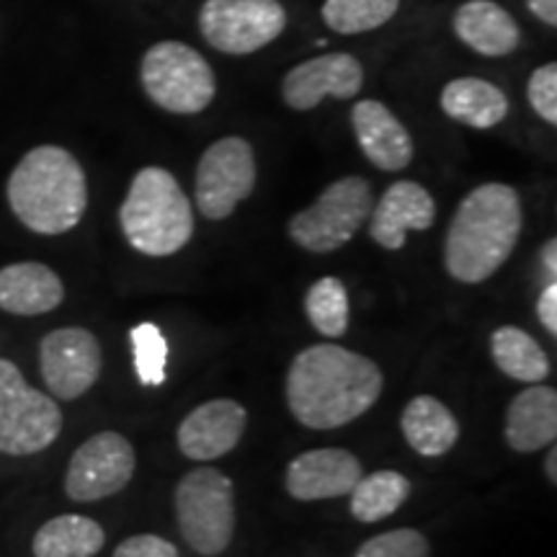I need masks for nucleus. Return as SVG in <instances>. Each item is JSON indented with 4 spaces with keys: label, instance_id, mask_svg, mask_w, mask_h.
I'll return each mask as SVG.
<instances>
[{
    "label": "nucleus",
    "instance_id": "obj_1",
    "mask_svg": "<svg viewBox=\"0 0 557 557\" xmlns=\"http://www.w3.org/2000/svg\"><path fill=\"white\" fill-rule=\"evenodd\" d=\"M385 377L372 359L336 344L299 351L287 374V406L302 426L331 431L364 416L380 400Z\"/></svg>",
    "mask_w": 557,
    "mask_h": 557
},
{
    "label": "nucleus",
    "instance_id": "obj_2",
    "mask_svg": "<svg viewBox=\"0 0 557 557\" xmlns=\"http://www.w3.org/2000/svg\"><path fill=\"white\" fill-rule=\"evenodd\" d=\"M524 212L517 189L483 184L459 201L444 240V267L462 284L491 278L508 261L521 238Z\"/></svg>",
    "mask_w": 557,
    "mask_h": 557
},
{
    "label": "nucleus",
    "instance_id": "obj_3",
    "mask_svg": "<svg viewBox=\"0 0 557 557\" xmlns=\"http://www.w3.org/2000/svg\"><path fill=\"white\" fill-rule=\"evenodd\" d=\"M5 197L32 233L62 235L78 225L88 209L86 171L65 148L39 145L18 160Z\"/></svg>",
    "mask_w": 557,
    "mask_h": 557
},
{
    "label": "nucleus",
    "instance_id": "obj_4",
    "mask_svg": "<svg viewBox=\"0 0 557 557\" xmlns=\"http://www.w3.org/2000/svg\"><path fill=\"white\" fill-rule=\"evenodd\" d=\"M124 238L137 253L163 259L178 253L194 235L191 201L165 169H143L132 178L120 209Z\"/></svg>",
    "mask_w": 557,
    "mask_h": 557
},
{
    "label": "nucleus",
    "instance_id": "obj_5",
    "mask_svg": "<svg viewBox=\"0 0 557 557\" xmlns=\"http://www.w3.org/2000/svg\"><path fill=\"white\" fill-rule=\"evenodd\" d=\"M173 506L191 549L207 557L225 553L235 534V491L225 472L214 468L186 472L176 485Z\"/></svg>",
    "mask_w": 557,
    "mask_h": 557
},
{
    "label": "nucleus",
    "instance_id": "obj_6",
    "mask_svg": "<svg viewBox=\"0 0 557 557\" xmlns=\"http://www.w3.org/2000/svg\"><path fill=\"white\" fill-rule=\"evenodd\" d=\"M62 431V410L50 395L26 382L21 369L0 359V451L11 457L39 455Z\"/></svg>",
    "mask_w": 557,
    "mask_h": 557
},
{
    "label": "nucleus",
    "instance_id": "obj_7",
    "mask_svg": "<svg viewBox=\"0 0 557 557\" xmlns=\"http://www.w3.org/2000/svg\"><path fill=\"white\" fill-rule=\"evenodd\" d=\"M372 207L369 181L359 176L338 178L308 209L292 218L289 238L310 253H333L359 233Z\"/></svg>",
    "mask_w": 557,
    "mask_h": 557
},
{
    "label": "nucleus",
    "instance_id": "obj_8",
    "mask_svg": "<svg viewBox=\"0 0 557 557\" xmlns=\"http://www.w3.org/2000/svg\"><path fill=\"white\" fill-rule=\"evenodd\" d=\"M139 75L150 101L171 114H199L218 94L209 62L181 41H160L150 47Z\"/></svg>",
    "mask_w": 557,
    "mask_h": 557
},
{
    "label": "nucleus",
    "instance_id": "obj_9",
    "mask_svg": "<svg viewBox=\"0 0 557 557\" xmlns=\"http://www.w3.org/2000/svg\"><path fill=\"white\" fill-rule=\"evenodd\" d=\"M287 26L278 0H207L199 13V29L214 50L225 54L259 52Z\"/></svg>",
    "mask_w": 557,
    "mask_h": 557
},
{
    "label": "nucleus",
    "instance_id": "obj_10",
    "mask_svg": "<svg viewBox=\"0 0 557 557\" xmlns=\"http://www.w3.org/2000/svg\"><path fill=\"white\" fill-rule=\"evenodd\" d=\"M197 207L207 220H225L256 189V156L243 137L209 145L197 169Z\"/></svg>",
    "mask_w": 557,
    "mask_h": 557
},
{
    "label": "nucleus",
    "instance_id": "obj_11",
    "mask_svg": "<svg viewBox=\"0 0 557 557\" xmlns=\"http://www.w3.org/2000/svg\"><path fill=\"white\" fill-rule=\"evenodd\" d=\"M135 468L137 457L129 438L116 431H101L86 438L70 457L65 475L67 498L78 504H94V500L116 496L129 485Z\"/></svg>",
    "mask_w": 557,
    "mask_h": 557
},
{
    "label": "nucleus",
    "instance_id": "obj_12",
    "mask_svg": "<svg viewBox=\"0 0 557 557\" xmlns=\"http://www.w3.org/2000/svg\"><path fill=\"white\" fill-rule=\"evenodd\" d=\"M101 344L86 329H58L39 344L41 380L54 398L78 400L101 377Z\"/></svg>",
    "mask_w": 557,
    "mask_h": 557
},
{
    "label": "nucleus",
    "instance_id": "obj_13",
    "mask_svg": "<svg viewBox=\"0 0 557 557\" xmlns=\"http://www.w3.org/2000/svg\"><path fill=\"white\" fill-rule=\"evenodd\" d=\"M364 86V67L354 54H323V58L308 60L284 78L282 94L289 109L310 111L320 101L329 99H354Z\"/></svg>",
    "mask_w": 557,
    "mask_h": 557
},
{
    "label": "nucleus",
    "instance_id": "obj_14",
    "mask_svg": "<svg viewBox=\"0 0 557 557\" xmlns=\"http://www.w3.org/2000/svg\"><path fill=\"white\" fill-rule=\"evenodd\" d=\"M246 423L248 413L240 403L227 398L201 403L178 426L176 438L181 455L194 462L225 457L227 451L238 447Z\"/></svg>",
    "mask_w": 557,
    "mask_h": 557
},
{
    "label": "nucleus",
    "instance_id": "obj_15",
    "mask_svg": "<svg viewBox=\"0 0 557 557\" xmlns=\"http://www.w3.org/2000/svg\"><path fill=\"white\" fill-rule=\"evenodd\" d=\"M361 480V462L346 449H312L287 468V493L295 500H329L348 496Z\"/></svg>",
    "mask_w": 557,
    "mask_h": 557
},
{
    "label": "nucleus",
    "instance_id": "obj_16",
    "mask_svg": "<svg viewBox=\"0 0 557 557\" xmlns=\"http://www.w3.org/2000/svg\"><path fill=\"white\" fill-rule=\"evenodd\" d=\"M369 235L377 246L400 250L406 246L408 230H429L436 220V201L416 181H398L382 194L377 207H372Z\"/></svg>",
    "mask_w": 557,
    "mask_h": 557
},
{
    "label": "nucleus",
    "instance_id": "obj_17",
    "mask_svg": "<svg viewBox=\"0 0 557 557\" xmlns=\"http://www.w3.org/2000/svg\"><path fill=\"white\" fill-rule=\"evenodd\" d=\"M357 143L380 171H403L413 160V139L398 116L380 101H359L351 111Z\"/></svg>",
    "mask_w": 557,
    "mask_h": 557
},
{
    "label": "nucleus",
    "instance_id": "obj_18",
    "mask_svg": "<svg viewBox=\"0 0 557 557\" xmlns=\"http://www.w3.org/2000/svg\"><path fill=\"white\" fill-rule=\"evenodd\" d=\"M65 299L62 278L50 267L21 261L0 269V310L11 315H45L58 310Z\"/></svg>",
    "mask_w": 557,
    "mask_h": 557
},
{
    "label": "nucleus",
    "instance_id": "obj_19",
    "mask_svg": "<svg viewBox=\"0 0 557 557\" xmlns=\"http://www.w3.org/2000/svg\"><path fill=\"white\" fill-rule=\"evenodd\" d=\"M506 444L529 455L555 444L557 438V393L549 385H532L519 393L506 410Z\"/></svg>",
    "mask_w": 557,
    "mask_h": 557
},
{
    "label": "nucleus",
    "instance_id": "obj_20",
    "mask_svg": "<svg viewBox=\"0 0 557 557\" xmlns=\"http://www.w3.org/2000/svg\"><path fill=\"white\" fill-rule=\"evenodd\" d=\"M455 32L465 45L485 58H506L521 41L517 21L493 0H470L459 5L455 13Z\"/></svg>",
    "mask_w": 557,
    "mask_h": 557
},
{
    "label": "nucleus",
    "instance_id": "obj_21",
    "mask_svg": "<svg viewBox=\"0 0 557 557\" xmlns=\"http://www.w3.org/2000/svg\"><path fill=\"white\" fill-rule=\"evenodd\" d=\"M400 429L410 449L421 457H442L459 438V421L442 400L418 395L400 416Z\"/></svg>",
    "mask_w": 557,
    "mask_h": 557
},
{
    "label": "nucleus",
    "instance_id": "obj_22",
    "mask_svg": "<svg viewBox=\"0 0 557 557\" xmlns=\"http://www.w3.org/2000/svg\"><path fill=\"white\" fill-rule=\"evenodd\" d=\"M444 114L472 129H491L506 120L508 99L493 83L480 78H457L442 90Z\"/></svg>",
    "mask_w": 557,
    "mask_h": 557
},
{
    "label": "nucleus",
    "instance_id": "obj_23",
    "mask_svg": "<svg viewBox=\"0 0 557 557\" xmlns=\"http://www.w3.org/2000/svg\"><path fill=\"white\" fill-rule=\"evenodd\" d=\"M107 534L99 521L65 513L39 527L34 534V557H94L101 553Z\"/></svg>",
    "mask_w": 557,
    "mask_h": 557
},
{
    "label": "nucleus",
    "instance_id": "obj_24",
    "mask_svg": "<svg viewBox=\"0 0 557 557\" xmlns=\"http://www.w3.org/2000/svg\"><path fill=\"white\" fill-rule=\"evenodd\" d=\"M493 361L506 377L527 382V385H540L549 374V359L537 341L517 325H500L491 336Z\"/></svg>",
    "mask_w": 557,
    "mask_h": 557
},
{
    "label": "nucleus",
    "instance_id": "obj_25",
    "mask_svg": "<svg viewBox=\"0 0 557 557\" xmlns=\"http://www.w3.org/2000/svg\"><path fill=\"white\" fill-rule=\"evenodd\" d=\"M351 513L361 524H377V521L393 517L410 496V480L395 470H380L372 475H361L354 485Z\"/></svg>",
    "mask_w": 557,
    "mask_h": 557
},
{
    "label": "nucleus",
    "instance_id": "obj_26",
    "mask_svg": "<svg viewBox=\"0 0 557 557\" xmlns=\"http://www.w3.org/2000/svg\"><path fill=\"white\" fill-rule=\"evenodd\" d=\"M305 312L320 336L341 338L348 329V295L344 282L323 276L305 295Z\"/></svg>",
    "mask_w": 557,
    "mask_h": 557
},
{
    "label": "nucleus",
    "instance_id": "obj_27",
    "mask_svg": "<svg viewBox=\"0 0 557 557\" xmlns=\"http://www.w3.org/2000/svg\"><path fill=\"white\" fill-rule=\"evenodd\" d=\"M400 0H325L323 21L338 34L372 32L387 24Z\"/></svg>",
    "mask_w": 557,
    "mask_h": 557
},
{
    "label": "nucleus",
    "instance_id": "obj_28",
    "mask_svg": "<svg viewBox=\"0 0 557 557\" xmlns=\"http://www.w3.org/2000/svg\"><path fill=\"white\" fill-rule=\"evenodd\" d=\"M132 351H135L137 377L145 387H158L165 382V364H169V341L156 323H139L132 329Z\"/></svg>",
    "mask_w": 557,
    "mask_h": 557
},
{
    "label": "nucleus",
    "instance_id": "obj_29",
    "mask_svg": "<svg viewBox=\"0 0 557 557\" xmlns=\"http://www.w3.org/2000/svg\"><path fill=\"white\" fill-rule=\"evenodd\" d=\"M357 557H429V542L418 529H393L367 540Z\"/></svg>",
    "mask_w": 557,
    "mask_h": 557
},
{
    "label": "nucleus",
    "instance_id": "obj_30",
    "mask_svg": "<svg viewBox=\"0 0 557 557\" xmlns=\"http://www.w3.org/2000/svg\"><path fill=\"white\" fill-rule=\"evenodd\" d=\"M529 103L547 124H557V65H542L527 83Z\"/></svg>",
    "mask_w": 557,
    "mask_h": 557
},
{
    "label": "nucleus",
    "instance_id": "obj_31",
    "mask_svg": "<svg viewBox=\"0 0 557 557\" xmlns=\"http://www.w3.org/2000/svg\"><path fill=\"white\" fill-rule=\"evenodd\" d=\"M114 557H178V549L156 534H137V537L124 540L114 549Z\"/></svg>",
    "mask_w": 557,
    "mask_h": 557
},
{
    "label": "nucleus",
    "instance_id": "obj_32",
    "mask_svg": "<svg viewBox=\"0 0 557 557\" xmlns=\"http://www.w3.org/2000/svg\"><path fill=\"white\" fill-rule=\"evenodd\" d=\"M537 315H540V323L545 325L547 333H557V284L549 282L545 292L540 295V302H537Z\"/></svg>",
    "mask_w": 557,
    "mask_h": 557
},
{
    "label": "nucleus",
    "instance_id": "obj_33",
    "mask_svg": "<svg viewBox=\"0 0 557 557\" xmlns=\"http://www.w3.org/2000/svg\"><path fill=\"white\" fill-rule=\"evenodd\" d=\"M527 5L547 26H557V0H527Z\"/></svg>",
    "mask_w": 557,
    "mask_h": 557
},
{
    "label": "nucleus",
    "instance_id": "obj_34",
    "mask_svg": "<svg viewBox=\"0 0 557 557\" xmlns=\"http://www.w3.org/2000/svg\"><path fill=\"white\" fill-rule=\"evenodd\" d=\"M542 263H545V269L555 278L557 276V240L555 238H549L545 250H542Z\"/></svg>",
    "mask_w": 557,
    "mask_h": 557
},
{
    "label": "nucleus",
    "instance_id": "obj_35",
    "mask_svg": "<svg viewBox=\"0 0 557 557\" xmlns=\"http://www.w3.org/2000/svg\"><path fill=\"white\" fill-rule=\"evenodd\" d=\"M545 472H547V478H549V483H557V451H555V447L553 444H549V455H547V459H545Z\"/></svg>",
    "mask_w": 557,
    "mask_h": 557
}]
</instances>
